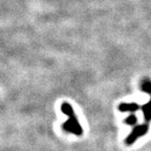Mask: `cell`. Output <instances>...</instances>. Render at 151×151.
<instances>
[{
    "mask_svg": "<svg viewBox=\"0 0 151 151\" xmlns=\"http://www.w3.org/2000/svg\"><path fill=\"white\" fill-rule=\"evenodd\" d=\"M143 90V91H145L147 93H150L151 94V81H143L142 83V88H141Z\"/></svg>",
    "mask_w": 151,
    "mask_h": 151,
    "instance_id": "5b68a950",
    "label": "cell"
},
{
    "mask_svg": "<svg viewBox=\"0 0 151 151\" xmlns=\"http://www.w3.org/2000/svg\"><path fill=\"white\" fill-rule=\"evenodd\" d=\"M142 110L144 112V116H145L146 121H150V119H151V100L146 105H144L142 107Z\"/></svg>",
    "mask_w": 151,
    "mask_h": 151,
    "instance_id": "277c9868",
    "label": "cell"
},
{
    "mask_svg": "<svg viewBox=\"0 0 151 151\" xmlns=\"http://www.w3.org/2000/svg\"><path fill=\"white\" fill-rule=\"evenodd\" d=\"M147 131H148V126L143 125V126H138L132 129V134L129 135V137L127 138L126 142L128 144H132V142H134L139 137H142L143 134H145Z\"/></svg>",
    "mask_w": 151,
    "mask_h": 151,
    "instance_id": "7a4b0ae2",
    "label": "cell"
},
{
    "mask_svg": "<svg viewBox=\"0 0 151 151\" xmlns=\"http://www.w3.org/2000/svg\"><path fill=\"white\" fill-rule=\"evenodd\" d=\"M61 109L63 111V113L66 114L68 118V121L66 122L64 125H63V129H65L66 132H73V134H77V135H81L83 134V129H81V125L78 124L77 118L75 116L74 110L70 104H68L67 102L62 104Z\"/></svg>",
    "mask_w": 151,
    "mask_h": 151,
    "instance_id": "6da1fadb",
    "label": "cell"
},
{
    "mask_svg": "<svg viewBox=\"0 0 151 151\" xmlns=\"http://www.w3.org/2000/svg\"><path fill=\"white\" fill-rule=\"evenodd\" d=\"M126 123L129 124V125H134V124L137 123V117H135L134 115H132V116H129L128 119L126 120Z\"/></svg>",
    "mask_w": 151,
    "mask_h": 151,
    "instance_id": "8992f818",
    "label": "cell"
},
{
    "mask_svg": "<svg viewBox=\"0 0 151 151\" xmlns=\"http://www.w3.org/2000/svg\"><path fill=\"white\" fill-rule=\"evenodd\" d=\"M120 111L122 112H127V111H129V112H134L135 110L139 109V106L135 103H122L119 106Z\"/></svg>",
    "mask_w": 151,
    "mask_h": 151,
    "instance_id": "3957f363",
    "label": "cell"
}]
</instances>
